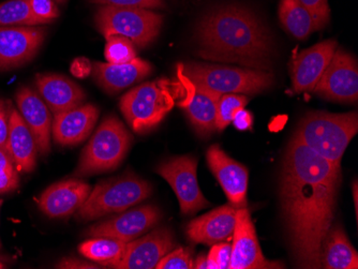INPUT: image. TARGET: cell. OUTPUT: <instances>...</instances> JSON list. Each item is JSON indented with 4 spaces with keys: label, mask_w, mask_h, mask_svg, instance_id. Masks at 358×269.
<instances>
[{
    "label": "cell",
    "mask_w": 358,
    "mask_h": 269,
    "mask_svg": "<svg viewBox=\"0 0 358 269\" xmlns=\"http://www.w3.org/2000/svg\"><path fill=\"white\" fill-rule=\"evenodd\" d=\"M341 166L292 138L280 175V201L299 268H321V246L335 218Z\"/></svg>",
    "instance_id": "cell-1"
},
{
    "label": "cell",
    "mask_w": 358,
    "mask_h": 269,
    "mask_svg": "<svg viewBox=\"0 0 358 269\" xmlns=\"http://www.w3.org/2000/svg\"><path fill=\"white\" fill-rule=\"evenodd\" d=\"M198 55L210 61L271 72L275 45L263 22L247 8L229 5L211 10L195 29Z\"/></svg>",
    "instance_id": "cell-2"
},
{
    "label": "cell",
    "mask_w": 358,
    "mask_h": 269,
    "mask_svg": "<svg viewBox=\"0 0 358 269\" xmlns=\"http://www.w3.org/2000/svg\"><path fill=\"white\" fill-rule=\"evenodd\" d=\"M178 81L161 78L144 83L127 92L120 100V110L134 131L146 133L154 129L174 108L176 100L186 94L184 78Z\"/></svg>",
    "instance_id": "cell-3"
},
{
    "label": "cell",
    "mask_w": 358,
    "mask_h": 269,
    "mask_svg": "<svg viewBox=\"0 0 358 269\" xmlns=\"http://www.w3.org/2000/svg\"><path fill=\"white\" fill-rule=\"evenodd\" d=\"M357 131V112H313L301 118L293 138L324 159L341 166L343 154Z\"/></svg>",
    "instance_id": "cell-4"
},
{
    "label": "cell",
    "mask_w": 358,
    "mask_h": 269,
    "mask_svg": "<svg viewBox=\"0 0 358 269\" xmlns=\"http://www.w3.org/2000/svg\"><path fill=\"white\" fill-rule=\"evenodd\" d=\"M179 71L192 83L213 90L217 94H261L273 84L271 72L259 71L243 67H225L191 62L179 66Z\"/></svg>",
    "instance_id": "cell-5"
},
{
    "label": "cell",
    "mask_w": 358,
    "mask_h": 269,
    "mask_svg": "<svg viewBox=\"0 0 358 269\" xmlns=\"http://www.w3.org/2000/svg\"><path fill=\"white\" fill-rule=\"evenodd\" d=\"M152 192V186L134 174L106 180L94 187L78 210V217L90 221L122 212L146 200Z\"/></svg>",
    "instance_id": "cell-6"
},
{
    "label": "cell",
    "mask_w": 358,
    "mask_h": 269,
    "mask_svg": "<svg viewBox=\"0 0 358 269\" xmlns=\"http://www.w3.org/2000/svg\"><path fill=\"white\" fill-rule=\"evenodd\" d=\"M94 23L106 39L122 36L143 49L158 37L164 17L150 9L102 6L96 11Z\"/></svg>",
    "instance_id": "cell-7"
},
{
    "label": "cell",
    "mask_w": 358,
    "mask_h": 269,
    "mask_svg": "<svg viewBox=\"0 0 358 269\" xmlns=\"http://www.w3.org/2000/svg\"><path fill=\"white\" fill-rule=\"evenodd\" d=\"M131 138L117 117L108 116L84 150L74 175L83 177L117 168L128 152Z\"/></svg>",
    "instance_id": "cell-8"
},
{
    "label": "cell",
    "mask_w": 358,
    "mask_h": 269,
    "mask_svg": "<svg viewBox=\"0 0 358 269\" xmlns=\"http://www.w3.org/2000/svg\"><path fill=\"white\" fill-rule=\"evenodd\" d=\"M198 161L194 157L182 156L162 162L157 173L170 184L178 198L182 215H192L208 206L196 178Z\"/></svg>",
    "instance_id": "cell-9"
},
{
    "label": "cell",
    "mask_w": 358,
    "mask_h": 269,
    "mask_svg": "<svg viewBox=\"0 0 358 269\" xmlns=\"http://www.w3.org/2000/svg\"><path fill=\"white\" fill-rule=\"evenodd\" d=\"M313 92L329 101L357 103L358 67L355 58L343 50H336Z\"/></svg>",
    "instance_id": "cell-10"
},
{
    "label": "cell",
    "mask_w": 358,
    "mask_h": 269,
    "mask_svg": "<svg viewBox=\"0 0 358 269\" xmlns=\"http://www.w3.org/2000/svg\"><path fill=\"white\" fill-rule=\"evenodd\" d=\"M232 254L229 269L283 268L278 262L267 261L257 240L250 212L246 208L236 212V224L233 233Z\"/></svg>",
    "instance_id": "cell-11"
},
{
    "label": "cell",
    "mask_w": 358,
    "mask_h": 269,
    "mask_svg": "<svg viewBox=\"0 0 358 269\" xmlns=\"http://www.w3.org/2000/svg\"><path fill=\"white\" fill-rule=\"evenodd\" d=\"M161 212L156 206L146 205L134 208L90 228L88 236L108 237L130 242L158 224Z\"/></svg>",
    "instance_id": "cell-12"
},
{
    "label": "cell",
    "mask_w": 358,
    "mask_h": 269,
    "mask_svg": "<svg viewBox=\"0 0 358 269\" xmlns=\"http://www.w3.org/2000/svg\"><path fill=\"white\" fill-rule=\"evenodd\" d=\"M44 40L36 26H0V71L21 67L35 57Z\"/></svg>",
    "instance_id": "cell-13"
},
{
    "label": "cell",
    "mask_w": 358,
    "mask_h": 269,
    "mask_svg": "<svg viewBox=\"0 0 358 269\" xmlns=\"http://www.w3.org/2000/svg\"><path fill=\"white\" fill-rule=\"evenodd\" d=\"M206 159L231 206L236 210L246 208L249 178L246 166L227 156L219 145L210 146L207 150Z\"/></svg>",
    "instance_id": "cell-14"
},
{
    "label": "cell",
    "mask_w": 358,
    "mask_h": 269,
    "mask_svg": "<svg viewBox=\"0 0 358 269\" xmlns=\"http://www.w3.org/2000/svg\"><path fill=\"white\" fill-rule=\"evenodd\" d=\"M337 50L335 40H327L303 50L291 61L292 87L296 94L313 92Z\"/></svg>",
    "instance_id": "cell-15"
},
{
    "label": "cell",
    "mask_w": 358,
    "mask_h": 269,
    "mask_svg": "<svg viewBox=\"0 0 358 269\" xmlns=\"http://www.w3.org/2000/svg\"><path fill=\"white\" fill-rule=\"evenodd\" d=\"M174 248L173 234L169 228L152 231L141 238L127 242L126 250L120 262L112 268L152 269L156 268L161 259Z\"/></svg>",
    "instance_id": "cell-16"
},
{
    "label": "cell",
    "mask_w": 358,
    "mask_h": 269,
    "mask_svg": "<svg viewBox=\"0 0 358 269\" xmlns=\"http://www.w3.org/2000/svg\"><path fill=\"white\" fill-rule=\"evenodd\" d=\"M178 72L180 73L179 70ZM182 76L186 94L178 104L186 110L195 131L201 136H210L216 131L217 104L221 94L192 83L182 74Z\"/></svg>",
    "instance_id": "cell-17"
},
{
    "label": "cell",
    "mask_w": 358,
    "mask_h": 269,
    "mask_svg": "<svg viewBox=\"0 0 358 269\" xmlns=\"http://www.w3.org/2000/svg\"><path fill=\"white\" fill-rule=\"evenodd\" d=\"M20 114L35 138L40 154L46 156L51 150L52 117L45 102L34 90L23 87L16 94Z\"/></svg>",
    "instance_id": "cell-18"
},
{
    "label": "cell",
    "mask_w": 358,
    "mask_h": 269,
    "mask_svg": "<svg viewBox=\"0 0 358 269\" xmlns=\"http://www.w3.org/2000/svg\"><path fill=\"white\" fill-rule=\"evenodd\" d=\"M236 208L223 205L204 216L189 222L186 233L189 240L195 244L213 245L224 242L233 236L236 224Z\"/></svg>",
    "instance_id": "cell-19"
},
{
    "label": "cell",
    "mask_w": 358,
    "mask_h": 269,
    "mask_svg": "<svg viewBox=\"0 0 358 269\" xmlns=\"http://www.w3.org/2000/svg\"><path fill=\"white\" fill-rule=\"evenodd\" d=\"M90 184L66 180L48 187L39 200L40 210L50 218H66L80 210L90 194Z\"/></svg>",
    "instance_id": "cell-20"
},
{
    "label": "cell",
    "mask_w": 358,
    "mask_h": 269,
    "mask_svg": "<svg viewBox=\"0 0 358 269\" xmlns=\"http://www.w3.org/2000/svg\"><path fill=\"white\" fill-rule=\"evenodd\" d=\"M99 110L92 104H84L64 113L57 114L52 122V134L62 146L80 144L94 129Z\"/></svg>",
    "instance_id": "cell-21"
},
{
    "label": "cell",
    "mask_w": 358,
    "mask_h": 269,
    "mask_svg": "<svg viewBox=\"0 0 358 269\" xmlns=\"http://www.w3.org/2000/svg\"><path fill=\"white\" fill-rule=\"evenodd\" d=\"M38 90L54 115L64 113L83 104L85 92L69 78L58 74L37 75Z\"/></svg>",
    "instance_id": "cell-22"
},
{
    "label": "cell",
    "mask_w": 358,
    "mask_h": 269,
    "mask_svg": "<svg viewBox=\"0 0 358 269\" xmlns=\"http://www.w3.org/2000/svg\"><path fill=\"white\" fill-rule=\"evenodd\" d=\"M150 62L136 57L127 64H110L94 62L92 73L94 80L108 94L120 92L129 86L138 83L152 73Z\"/></svg>",
    "instance_id": "cell-23"
},
{
    "label": "cell",
    "mask_w": 358,
    "mask_h": 269,
    "mask_svg": "<svg viewBox=\"0 0 358 269\" xmlns=\"http://www.w3.org/2000/svg\"><path fill=\"white\" fill-rule=\"evenodd\" d=\"M7 150L17 172H31L37 160V145L27 124L17 110L12 108L9 119Z\"/></svg>",
    "instance_id": "cell-24"
},
{
    "label": "cell",
    "mask_w": 358,
    "mask_h": 269,
    "mask_svg": "<svg viewBox=\"0 0 358 269\" xmlns=\"http://www.w3.org/2000/svg\"><path fill=\"white\" fill-rule=\"evenodd\" d=\"M321 268L357 269L358 253L350 244L345 231L331 226L321 246Z\"/></svg>",
    "instance_id": "cell-25"
},
{
    "label": "cell",
    "mask_w": 358,
    "mask_h": 269,
    "mask_svg": "<svg viewBox=\"0 0 358 269\" xmlns=\"http://www.w3.org/2000/svg\"><path fill=\"white\" fill-rule=\"evenodd\" d=\"M279 19L285 31L299 40L307 39L311 34L319 30L313 14L297 0H281Z\"/></svg>",
    "instance_id": "cell-26"
},
{
    "label": "cell",
    "mask_w": 358,
    "mask_h": 269,
    "mask_svg": "<svg viewBox=\"0 0 358 269\" xmlns=\"http://www.w3.org/2000/svg\"><path fill=\"white\" fill-rule=\"evenodd\" d=\"M127 242L122 240L108 238V237H94L80 245V254L103 266L113 267L120 262L126 250Z\"/></svg>",
    "instance_id": "cell-27"
},
{
    "label": "cell",
    "mask_w": 358,
    "mask_h": 269,
    "mask_svg": "<svg viewBox=\"0 0 358 269\" xmlns=\"http://www.w3.org/2000/svg\"><path fill=\"white\" fill-rule=\"evenodd\" d=\"M29 0H8L0 5V26H37Z\"/></svg>",
    "instance_id": "cell-28"
},
{
    "label": "cell",
    "mask_w": 358,
    "mask_h": 269,
    "mask_svg": "<svg viewBox=\"0 0 358 269\" xmlns=\"http://www.w3.org/2000/svg\"><path fill=\"white\" fill-rule=\"evenodd\" d=\"M248 101L246 94H222L217 104L216 131H223L229 124H232L235 114L245 108Z\"/></svg>",
    "instance_id": "cell-29"
},
{
    "label": "cell",
    "mask_w": 358,
    "mask_h": 269,
    "mask_svg": "<svg viewBox=\"0 0 358 269\" xmlns=\"http://www.w3.org/2000/svg\"><path fill=\"white\" fill-rule=\"evenodd\" d=\"M104 56L110 64H127L136 59V46L130 40L122 36H110L106 38Z\"/></svg>",
    "instance_id": "cell-30"
},
{
    "label": "cell",
    "mask_w": 358,
    "mask_h": 269,
    "mask_svg": "<svg viewBox=\"0 0 358 269\" xmlns=\"http://www.w3.org/2000/svg\"><path fill=\"white\" fill-rule=\"evenodd\" d=\"M158 269H191L193 268L192 252L190 249L180 248L170 251L157 264Z\"/></svg>",
    "instance_id": "cell-31"
},
{
    "label": "cell",
    "mask_w": 358,
    "mask_h": 269,
    "mask_svg": "<svg viewBox=\"0 0 358 269\" xmlns=\"http://www.w3.org/2000/svg\"><path fill=\"white\" fill-rule=\"evenodd\" d=\"M30 10L38 25L51 23L59 17L54 0H29Z\"/></svg>",
    "instance_id": "cell-32"
},
{
    "label": "cell",
    "mask_w": 358,
    "mask_h": 269,
    "mask_svg": "<svg viewBox=\"0 0 358 269\" xmlns=\"http://www.w3.org/2000/svg\"><path fill=\"white\" fill-rule=\"evenodd\" d=\"M232 246L229 242L213 245L207 258L208 269H227L230 265Z\"/></svg>",
    "instance_id": "cell-33"
},
{
    "label": "cell",
    "mask_w": 358,
    "mask_h": 269,
    "mask_svg": "<svg viewBox=\"0 0 358 269\" xmlns=\"http://www.w3.org/2000/svg\"><path fill=\"white\" fill-rule=\"evenodd\" d=\"M303 7L313 14L319 29L325 27L331 19V8L329 0H297Z\"/></svg>",
    "instance_id": "cell-34"
},
{
    "label": "cell",
    "mask_w": 358,
    "mask_h": 269,
    "mask_svg": "<svg viewBox=\"0 0 358 269\" xmlns=\"http://www.w3.org/2000/svg\"><path fill=\"white\" fill-rule=\"evenodd\" d=\"M90 3L112 7L142 8V9H162L166 7L164 0H88Z\"/></svg>",
    "instance_id": "cell-35"
},
{
    "label": "cell",
    "mask_w": 358,
    "mask_h": 269,
    "mask_svg": "<svg viewBox=\"0 0 358 269\" xmlns=\"http://www.w3.org/2000/svg\"><path fill=\"white\" fill-rule=\"evenodd\" d=\"M11 104L0 99V147L7 148L9 136V119L11 113Z\"/></svg>",
    "instance_id": "cell-36"
},
{
    "label": "cell",
    "mask_w": 358,
    "mask_h": 269,
    "mask_svg": "<svg viewBox=\"0 0 358 269\" xmlns=\"http://www.w3.org/2000/svg\"><path fill=\"white\" fill-rule=\"evenodd\" d=\"M19 186L17 170H0V194L13 191Z\"/></svg>",
    "instance_id": "cell-37"
},
{
    "label": "cell",
    "mask_w": 358,
    "mask_h": 269,
    "mask_svg": "<svg viewBox=\"0 0 358 269\" xmlns=\"http://www.w3.org/2000/svg\"><path fill=\"white\" fill-rule=\"evenodd\" d=\"M232 122L235 128L238 129L239 131H246V130L251 129V126H252L253 124V117L250 112L243 108V110H239L238 112L235 114Z\"/></svg>",
    "instance_id": "cell-38"
},
{
    "label": "cell",
    "mask_w": 358,
    "mask_h": 269,
    "mask_svg": "<svg viewBox=\"0 0 358 269\" xmlns=\"http://www.w3.org/2000/svg\"><path fill=\"white\" fill-rule=\"evenodd\" d=\"M57 268H98L96 265L90 264V263L83 262V261L76 260V259H66V260L62 261L59 264L57 265Z\"/></svg>",
    "instance_id": "cell-39"
},
{
    "label": "cell",
    "mask_w": 358,
    "mask_h": 269,
    "mask_svg": "<svg viewBox=\"0 0 358 269\" xmlns=\"http://www.w3.org/2000/svg\"><path fill=\"white\" fill-rule=\"evenodd\" d=\"M14 161L12 159L9 150L5 147H0V170H13Z\"/></svg>",
    "instance_id": "cell-40"
},
{
    "label": "cell",
    "mask_w": 358,
    "mask_h": 269,
    "mask_svg": "<svg viewBox=\"0 0 358 269\" xmlns=\"http://www.w3.org/2000/svg\"><path fill=\"white\" fill-rule=\"evenodd\" d=\"M193 268L196 269H208L207 265V258L205 256H200L195 262H193Z\"/></svg>",
    "instance_id": "cell-41"
},
{
    "label": "cell",
    "mask_w": 358,
    "mask_h": 269,
    "mask_svg": "<svg viewBox=\"0 0 358 269\" xmlns=\"http://www.w3.org/2000/svg\"><path fill=\"white\" fill-rule=\"evenodd\" d=\"M3 268H5V266H3V265L1 264V263H0V269H3Z\"/></svg>",
    "instance_id": "cell-42"
},
{
    "label": "cell",
    "mask_w": 358,
    "mask_h": 269,
    "mask_svg": "<svg viewBox=\"0 0 358 269\" xmlns=\"http://www.w3.org/2000/svg\"><path fill=\"white\" fill-rule=\"evenodd\" d=\"M59 1H62V0H59Z\"/></svg>",
    "instance_id": "cell-43"
},
{
    "label": "cell",
    "mask_w": 358,
    "mask_h": 269,
    "mask_svg": "<svg viewBox=\"0 0 358 269\" xmlns=\"http://www.w3.org/2000/svg\"><path fill=\"white\" fill-rule=\"evenodd\" d=\"M0 204H1V202H0Z\"/></svg>",
    "instance_id": "cell-44"
}]
</instances>
